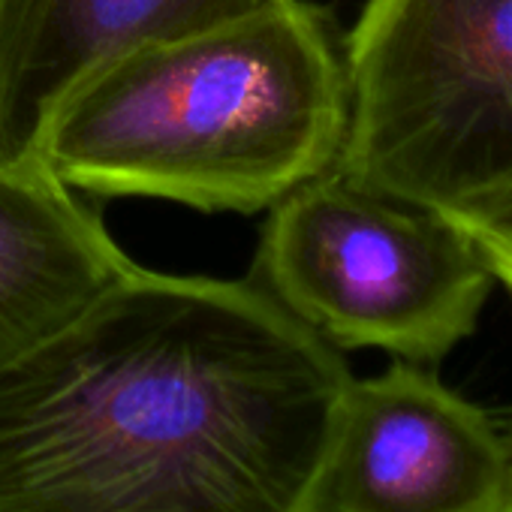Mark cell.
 I'll use <instances>...</instances> for the list:
<instances>
[{"label":"cell","instance_id":"cell-1","mask_svg":"<svg viewBox=\"0 0 512 512\" xmlns=\"http://www.w3.org/2000/svg\"><path fill=\"white\" fill-rule=\"evenodd\" d=\"M350 383L260 284L133 266L0 362V512H311Z\"/></svg>","mask_w":512,"mask_h":512},{"label":"cell","instance_id":"cell-2","mask_svg":"<svg viewBox=\"0 0 512 512\" xmlns=\"http://www.w3.org/2000/svg\"><path fill=\"white\" fill-rule=\"evenodd\" d=\"M347 112L326 13L278 0L103 64L55 109L37 157L76 193L253 214L338 163Z\"/></svg>","mask_w":512,"mask_h":512},{"label":"cell","instance_id":"cell-3","mask_svg":"<svg viewBox=\"0 0 512 512\" xmlns=\"http://www.w3.org/2000/svg\"><path fill=\"white\" fill-rule=\"evenodd\" d=\"M338 169L449 220L512 196V0H368Z\"/></svg>","mask_w":512,"mask_h":512},{"label":"cell","instance_id":"cell-4","mask_svg":"<svg viewBox=\"0 0 512 512\" xmlns=\"http://www.w3.org/2000/svg\"><path fill=\"white\" fill-rule=\"evenodd\" d=\"M269 211L250 281L332 347L437 365L473 335L494 275L449 217L338 166Z\"/></svg>","mask_w":512,"mask_h":512},{"label":"cell","instance_id":"cell-5","mask_svg":"<svg viewBox=\"0 0 512 512\" xmlns=\"http://www.w3.org/2000/svg\"><path fill=\"white\" fill-rule=\"evenodd\" d=\"M311 512H512V443L431 365L353 377Z\"/></svg>","mask_w":512,"mask_h":512},{"label":"cell","instance_id":"cell-6","mask_svg":"<svg viewBox=\"0 0 512 512\" xmlns=\"http://www.w3.org/2000/svg\"><path fill=\"white\" fill-rule=\"evenodd\" d=\"M275 4L278 0H0V160L37 157L55 109L103 64Z\"/></svg>","mask_w":512,"mask_h":512},{"label":"cell","instance_id":"cell-7","mask_svg":"<svg viewBox=\"0 0 512 512\" xmlns=\"http://www.w3.org/2000/svg\"><path fill=\"white\" fill-rule=\"evenodd\" d=\"M136 263L40 157L0 160V362L34 347Z\"/></svg>","mask_w":512,"mask_h":512},{"label":"cell","instance_id":"cell-8","mask_svg":"<svg viewBox=\"0 0 512 512\" xmlns=\"http://www.w3.org/2000/svg\"><path fill=\"white\" fill-rule=\"evenodd\" d=\"M464 229V235L473 241L485 266L491 269L494 281H500L512 293V196L494 208H485L470 217L452 220Z\"/></svg>","mask_w":512,"mask_h":512},{"label":"cell","instance_id":"cell-9","mask_svg":"<svg viewBox=\"0 0 512 512\" xmlns=\"http://www.w3.org/2000/svg\"><path fill=\"white\" fill-rule=\"evenodd\" d=\"M506 434H509V443H512V425H509V431H506Z\"/></svg>","mask_w":512,"mask_h":512}]
</instances>
